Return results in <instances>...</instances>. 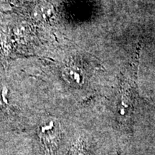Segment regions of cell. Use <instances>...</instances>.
I'll list each match as a JSON object with an SVG mask.
<instances>
[{"label":"cell","instance_id":"obj_2","mask_svg":"<svg viewBox=\"0 0 155 155\" xmlns=\"http://www.w3.org/2000/svg\"><path fill=\"white\" fill-rule=\"evenodd\" d=\"M68 155H86L84 142L81 140L75 141V144L70 150Z\"/></svg>","mask_w":155,"mask_h":155},{"label":"cell","instance_id":"obj_1","mask_svg":"<svg viewBox=\"0 0 155 155\" xmlns=\"http://www.w3.org/2000/svg\"><path fill=\"white\" fill-rule=\"evenodd\" d=\"M39 137L45 151L51 155L57 150L61 138L60 124L55 119H47L39 127Z\"/></svg>","mask_w":155,"mask_h":155}]
</instances>
